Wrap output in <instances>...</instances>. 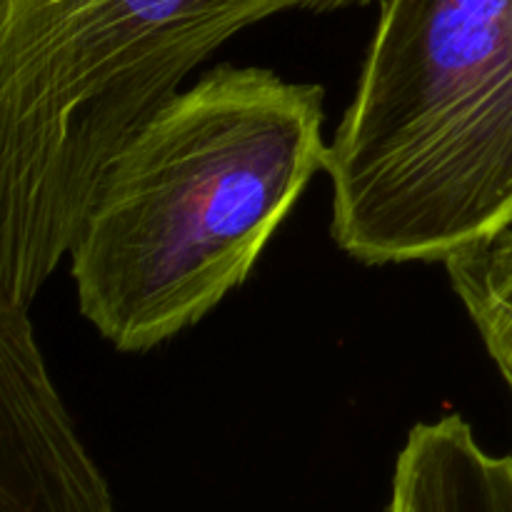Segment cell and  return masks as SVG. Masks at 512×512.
I'll list each match as a JSON object with an SVG mask.
<instances>
[{
    "label": "cell",
    "instance_id": "obj_6",
    "mask_svg": "<svg viewBox=\"0 0 512 512\" xmlns=\"http://www.w3.org/2000/svg\"><path fill=\"white\" fill-rule=\"evenodd\" d=\"M445 270L460 303L465 305L470 320L478 328L490 358L495 360L500 375L512 390V310L488 288L465 255L450 258Z\"/></svg>",
    "mask_w": 512,
    "mask_h": 512
},
{
    "label": "cell",
    "instance_id": "obj_7",
    "mask_svg": "<svg viewBox=\"0 0 512 512\" xmlns=\"http://www.w3.org/2000/svg\"><path fill=\"white\" fill-rule=\"evenodd\" d=\"M458 255H465L470 260V265L478 270L488 288L512 310V230L485 248L465 250Z\"/></svg>",
    "mask_w": 512,
    "mask_h": 512
},
{
    "label": "cell",
    "instance_id": "obj_1",
    "mask_svg": "<svg viewBox=\"0 0 512 512\" xmlns=\"http://www.w3.org/2000/svg\"><path fill=\"white\" fill-rule=\"evenodd\" d=\"M325 90L218 65L165 100L100 170L68 250L80 315L148 353L248 280L325 170Z\"/></svg>",
    "mask_w": 512,
    "mask_h": 512
},
{
    "label": "cell",
    "instance_id": "obj_4",
    "mask_svg": "<svg viewBox=\"0 0 512 512\" xmlns=\"http://www.w3.org/2000/svg\"><path fill=\"white\" fill-rule=\"evenodd\" d=\"M28 308L0 300V512H113L45 368Z\"/></svg>",
    "mask_w": 512,
    "mask_h": 512
},
{
    "label": "cell",
    "instance_id": "obj_2",
    "mask_svg": "<svg viewBox=\"0 0 512 512\" xmlns=\"http://www.w3.org/2000/svg\"><path fill=\"white\" fill-rule=\"evenodd\" d=\"M328 143L330 233L363 265L448 263L512 230V0H380Z\"/></svg>",
    "mask_w": 512,
    "mask_h": 512
},
{
    "label": "cell",
    "instance_id": "obj_5",
    "mask_svg": "<svg viewBox=\"0 0 512 512\" xmlns=\"http://www.w3.org/2000/svg\"><path fill=\"white\" fill-rule=\"evenodd\" d=\"M388 512H512V455H490L460 415L418 423L393 470Z\"/></svg>",
    "mask_w": 512,
    "mask_h": 512
},
{
    "label": "cell",
    "instance_id": "obj_3",
    "mask_svg": "<svg viewBox=\"0 0 512 512\" xmlns=\"http://www.w3.org/2000/svg\"><path fill=\"white\" fill-rule=\"evenodd\" d=\"M373 0H0V300L30 305L100 170L240 30Z\"/></svg>",
    "mask_w": 512,
    "mask_h": 512
}]
</instances>
